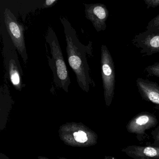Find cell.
Wrapping results in <instances>:
<instances>
[{"label": "cell", "mask_w": 159, "mask_h": 159, "mask_svg": "<svg viewBox=\"0 0 159 159\" xmlns=\"http://www.w3.org/2000/svg\"><path fill=\"white\" fill-rule=\"evenodd\" d=\"M60 20L64 28L66 42L67 54L70 66L75 73L79 86L84 92L88 93L91 86H95L90 76V69L87 62V52L92 54V52L87 51V46L79 40L76 30L67 19L60 16Z\"/></svg>", "instance_id": "cell-1"}, {"label": "cell", "mask_w": 159, "mask_h": 159, "mask_svg": "<svg viewBox=\"0 0 159 159\" xmlns=\"http://www.w3.org/2000/svg\"><path fill=\"white\" fill-rule=\"evenodd\" d=\"M45 39L50 46L52 55L51 57L49 56L47 57L49 66L52 72L53 82L57 88L68 93L71 81L58 39L51 27H48Z\"/></svg>", "instance_id": "cell-2"}, {"label": "cell", "mask_w": 159, "mask_h": 159, "mask_svg": "<svg viewBox=\"0 0 159 159\" xmlns=\"http://www.w3.org/2000/svg\"><path fill=\"white\" fill-rule=\"evenodd\" d=\"M60 139L66 145L75 148H86L97 143L98 136L81 122H68L59 127Z\"/></svg>", "instance_id": "cell-3"}, {"label": "cell", "mask_w": 159, "mask_h": 159, "mask_svg": "<svg viewBox=\"0 0 159 159\" xmlns=\"http://www.w3.org/2000/svg\"><path fill=\"white\" fill-rule=\"evenodd\" d=\"M5 31L2 32L3 42V62L7 76L14 88L22 91L24 87V73L19 61L17 50L11 38L6 35Z\"/></svg>", "instance_id": "cell-4"}, {"label": "cell", "mask_w": 159, "mask_h": 159, "mask_svg": "<svg viewBox=\"0 0 159 159\" xmlns=\"http://www.w3.org/2000/svg\"><path fill=\"white\" fill-rule=\"evenodd\" d=\"M101 69L105 103L107 107H109L114 95L115 66L111 53L104 44L101 47Z\"/></svg>", "instance_id": "cell-5"}, {"label": "cell", "mask_w": 159, "mask_h": 159, "mask_svg": "<svg viewBox=\"0 0 159 159\" xmlns=\"http://www.w3.org/2000/svg\"><path fill=\"white\" fill-rule=\"evenodd\" d=\"M4 21L6 30L14 45L24 63L26 64L28 55L25 43L24 25L17 21L15 16L8 8H6L4 11Z\"/></svg>", "instance_id": "cell-6"}, {"label": "cell", "mask_w": 159, "mask_h": 159, "mask_svg": "<svg viewBox=\"0 0 159 159\" xmlns=\"http://www.w3.org/2000/svg\"><path fill=\"white\" fill-rule=\"evenodd\" d=\"M158 122L155 115L147 111H143L128 122L126 125V130L128 133L135 135L139 142H142L147 137L146 131L155 127Z\"/></svg>", "instance_id": "cell-7"}, {"label": "cell", "mask_w": 159, "mask_h": 159, "mask_svg": "<svg viewBox=\"0 0 159 159\" xmlns=\"http://www.w3.org/2000/svg\"><path fill=\"white\" fill-rule=\"evenodd\" d=\"M132 43L140 50L143 56H150L159 53V32L146 31L137 34Z\"/></svg>", "instance_id": "cell-8"}, {"label": "cell", "mask_w": 159, "mask_h": 159, "mask_svg": "<svg viewBox=\"0 0 159 159\" xmlns=\"http://www.w3.org/2000/svg\"><path fill=\"white\" fill-rule=\"evenodd\" d=\"M84 12L86 19L92 23L97 32L104 31L107 29V21L109 11L102 3L84 4Z\"/></svg>", "instance_id": "cell-9"}, {"label": "cell", "mask_w": 159, "mask_h": 159, "mask_svg": "<svg viewBox=\"0 0 159 159\" xmlns=\"http://www.w3.org/2000/svg\"><path fill=\"white\" fill-rule=\"evenodd\" d=\"M122 152L133 159H159V147L152 145H132L123 148Z\"/></svg>", "instance_id": "cell-10"}, {"label": "cell", "mask_w": 159, "mask_h": 159, "mask_svg": "<svg viewBox=\"0 0 159 159\" xmlns=\"http://www.w3.org/2000/svg\"><path fill=\"white\" fill-rule=\"evenodd\" d=\"M136 84L142 98L159 107V85L154 82L141 78L137 80Z\"/></svg>", "instance_id": "cell-11"}, {"label": "cell", "mask_w": 159, "mask_h": 159, "mask_svg": "<svg viewBox=\"0 0 159 159\" xmlns=\"http://www.w3.org/2000/svg\"><path fill=\"white\" fill-rule=\"evenodd\" d=\"M146 29L150 32H159V14L149 21Z\"/></svg>", "instance_id": "cell-12"}, {"label": "cell", "mask_w": 159, "mask_h": 159, "mask_svg": "<svg viewBox=\"0 0 159 159\" xmlns=\"http://www.w3.org/2000/svg\"><path fill=\"white\" fill-rule=\"evenodd\" d=\"M151 135L153 139L152 145L159 147V125L152 131Z\"/></svg>", "instance_id": "cell-13"}, {"label": "cell", "mask_w": 159, "mask_h": 159, "mask_svg": "<svg viewBox=\"0 0 159 159\" xmlns=\"http://www.w3.org/2000/svg\"><path fill=\"white\" fill-rule=\"evenodd\" d=\"M147 9L156 8L159 6V0H144Z\"/></svg>", "instance_id": "cell-14"}, {"label": "cell", "mask_w": 159, "mask_h": 159, "mask_svg": "<svg viewBox=\"0 0 159 159\" xmlns=\"http://www.w3.org/2000/svg\"><path fill=\"white\" fill-rule=\"evenodd\" d=\"M145 71L147 72L148 76H155L159 78V69H152L147 66L145 68Z\"/></svg>", "instance_id": "cell-15"}, {"label": "cell", "mask_w": 159, "mask_h": 159, "mask_svg": "<svg viewBox=\"0 0 159 159\" xmlns=\"http://www.w3.org/2000/svg\"><path fill=\"white\" fill-rule=\"evenodd\" d=\"M57 2V0H47L43 4V8H48V7H51Z\"/></svg>", "instance_id": "cell-16"}, {"label": "cell", "mask_w": 159, "mask_h": 159, "mask_svg": "<svg viewBox=\"0 0 159 159\" xmlns=\"http://www.w3.org/2000/svg\"><path fill=\"white\" fill-rule=\"evenodd\" d=\"M148 67L152 69H159V63H155L153 65L151 66H148Z\"/></svg>", "instance_id": "cell-17"}, {"label": "cell", "mask_w": 159, "mask_h": 159, "mask_svg": "<svg viewBox=\"0 0 159 159\" xmlns=\"http://www.w3.org/2000/svg\"><path fill=\"white\" fill-rule=\"evenodd\" d=\"M38 159H50L49 158H47L46 157H44V156H39L38 157Z\"/></svg>", "instance_id": "cell-18"}, {"label": "cell", "mask_w": 159, "mask_h": 159, "mask_svg": "<svg viewBox=\"0 0 159 159\" xmlns=\"http://www.w3.org/2000/svg\"><path fill=\"white\" fill-rule=\"evenodd\" d=\"M105 159H117L114 157H111V156H106Z\"/></svg>", "instance_id": "cell-19"}, {"label": "cell", "mask_w": 159, "mask_h": 159, "mask_svg": "<svg viewBox=\"0 0 159 159\" xmlns=\"http://www.w3.org/2000/svg\"><path fill=\"white\" fill-rule=\"evenodd\" d=\"M58 159H68V158H65V157H59V158H58Z\"/></svg>", "instance_id": "cell-20"}]
</instances>
